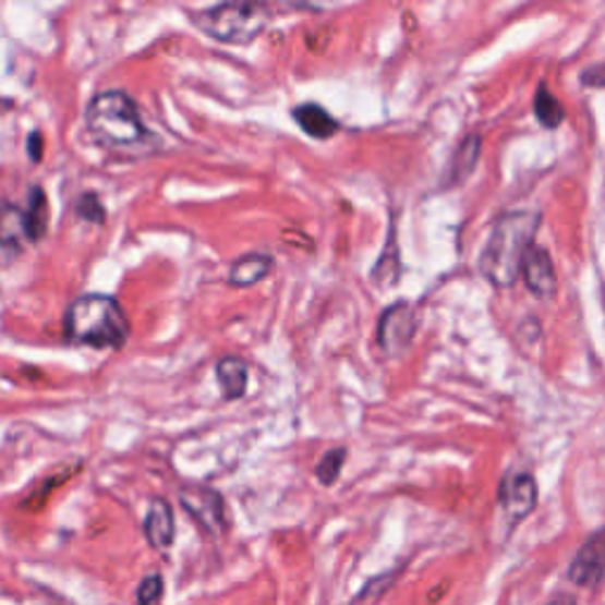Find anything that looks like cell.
<instances>
[{
  "instance_id": "cell-1",
  "label": "cell",
  "mask_w": 605,
  "mask_h": 605,
  "mask_svg": "<svg viewBox=\"0 0 605 605\" xmlns=\"http://www.w3.org/2000/svg\"><path fill=\"white\" fill-rule=\"evenodd\" d=\"M542 216L540 210H511V214L501 216L487 244L477 258V270L499 289L513 287V281L523 275V263L528 251L534 246V234L540 230Z\"/></svg>"
},
{
  "instance_id": "cell-2",
  "label": "cell",
  "mask_w": 605,
  "mask_h": 605,
  "mask_svg": "<svg viewBox=\"0 0 605 605\" xmlns=\"http://www.w3.org/2000/svg\"><path fill=\"white\" fill-rule=\"evenodd\" d=\"M64 336L78 346L119 350L129 343L131 322L114 295L83 293L64 311Z\"/></svg>"
},
{
  "instance_id": "cell-3",
  "label": "cell",
  "mask_w": 605,
  "mask_h": 605,
  "mask_svg": "<svg viewBox=\"0 0 605 605\" xmlns=\"http://www.w3.org/2000/svg\"><path fill=\"white\" fill-rule=\"evenodd\" d=\"M83 119H86L90 137L107 149L133 152L143 149L154 140L143 121V111L125 90H102L93 95Z\"/></svg>"
},
{
  "instance_id": "cell-4",
  "label": "cell",
  "mask_w": 605,
  "mask_h": 605,
  "mask_svg": "<svg viewBox=\"0 0 605 605\" xmlns=\"http://www.w3.org/2000/svg\"><path fill=\"white\" fill-rule=\"evenodd\" d=\"M194 26L225 46H249L273 20V8L265 3H220L190 12Z\"/></svg>"
},
{
  "instance_id": "cell-5",
  "label": "cell",
  "mask_w": 605,
  "mask_h": 605,
  "mask_svg": "<svg viewBox=\"0 0 605 605\" xmlns=\"http://www.w3.org/2000/svg\"><path fill=\"white\" fill-rule=\"evenodd\" d=\"M178 497L182 509L210 537H222L228 532V506H225V499L218 489L206 485H182Z\"/></svg>"
},
{
  "instance_id": "cell-6",
  "label": "cell",
  "mask_w": 605,
  "mask_h": 605,
  "mask_svg": "<svg viewBox=\"0 0 605 605\" xmlns=\"http://www.w3.org/2000/svg\"><path fill=\"white\" fill-rule=\"evenodd\" d=\"M416 334V311L407 303L398 301L382 313L376 327V343L388 358H400L412 346Z\"/></svg>"
},
{
  "instance_id": "cell-7",
  "label": "cell",
  "mask_w": 605,
  "mask_h": 605,
  "mask_svg": "<svg viewBox=\"0 0 605 605\" xmlns=\"http://www.w3.org/2000/svg\"><path fill=\"white\" fill-rule=\"evenodd\" d=\"M499 506L509 520L511 530L523 523V520L534 511L540 499V489H537V481L534 475L528 471H511L504 475V481L499 485Z\"/></svg>"
},
{
  "instance_id": "cell-8",
  "label": "cell",
  "mask_w": 605,
  "mask_h": 605,
  "mask_svg": "<svg viewBox=\"0 0 605 605\" xmlns=\"http://www.w3.org/2000/svg\"><path fill=\"white\" fill-rule=\"evenodd\" d=\"M568 580L582 589H601L605 584V528L596 530L574 554Z\"/></svg>"
},
{
  "instance_id": "cell-9",
  "label": "cell",
  "mask_w": 605,
  "mask_h": 605,
  "mask_svg": "<svg viewBox=\"0 0 605 605\" xmlns=\"http://www.w3.org/2000/svg\"><path fill=\"white\" fill-rule=\"evenodd\" d=\"M523 279L534 299L554 301L558 291V277L552 253L542 246H532L523 263Z\"/></svg>"
},
{
  "instance_id": "cell-10",
  "label": "cell",
  "mask_w": 605,
  "mask_h": 605,
  "mask_svg": "<svg viewBox=\"0 0 605 605\" xmlns=\"http://www.w3.org/2000/svg\"><path fill=\"white\" fill-rule=\"evenodd\" d=\"M273 270H275V258L270 256V253L253 251V253H244L242 258H237L232 263L228 281L237 289H251V287H256L258 281H263L265 277H270Z\"/></svg>"
},
{
  "instance_id": "cell-11",
  "label": "cell",
  "mask_w": 605,
  "mask_h": 605,
  "mask_svg": "<svg viewBox=\"0 0 605 605\" xmlns=\"http://www.w3.org/2000/svg\"><path fill=\"white\" fill-rule=\"evenodd\" d=\"M145 537L154 548H168L176 540V516L166 499H154L145 516Z\"/></svg>"
},
{
  "instance_id": "cell-12",
  "label": "cell",
  "mask_w": 605,
  "mask_h": 605,
  "mask_svg": "<svg viewBox=\"0 0 605 605\" xmlns=\"http://www.w3.org/2000/svg\"><path fill=\"white\" fill-rule=\"evenodd\" d=\"M291 117L295 123H299V129L305 135H311L315 140H329L341 129V123L317 102H303L299 107H293Z\"/></svg>"
},
{
  "instance_id": "cell-13",
  "label": "cell",
  "mask_w": 605,
  "mask_h": 605,
  "mask_svg": "<svg viewBox=\"0 0 605 605\" xmlns=\"http://www.w3.org/2000/svg\"><path fill=\"white\" fill-rule=\"evenodd\" d=\"M24 210V230H26V242L40 244L48 234L50 225V202L48 194L40 185H34L26 194V208Z\"/></svg>"
},
{
  "instance_id": "cell-14",
  "label": "cell",
  "mask_w": 605,
  "mask_h": 605,
  "mask_svg": "<svg viewBox=\"0 0 605 605\" xmlns=\"http://www.w3.org/2000/svg\"><path fill=\"white\" fill-rule=\"evenodd\" d=\"M216 382L220 386L222 400L234 402L246 396L249 390V364L242 358H222L216 362Z\"/></svg>"
},
{
  "instance_id": "cell-15",
  "label": "cell",
  "mask_w": 605,
  "mask_h": 605,
  "mask_svg": "<svg viewBox=\"0 0 605 605\" xmlns=\"http://www.w3.org/2000/svg\"><path fill=\"white\" fill-rule=\"evenodd\" d=\"M477 159H481V135L471 133L461 140L455 152L452 164H449L447 185H459V182L467 180L473 173Z\"/></svg>"
},
{
  "instance_id": "cell-16",
  "label": "cell",
  "mask_w": 605,
  "mask_h": 605,
  "mask_svg": "<svg viewBox=\"0 0 605 605\" xmlns=\"http://www.w3.org/2000/svg\"><path fill=\"white\" fill-rule=\"evenodd\" d=\"M24 239V210L15 204H0V249H20Z\"/></svg>"
},
{
  "instance_id": "cell-17",
  "label": "cell",
  "mask_w": 605,
  "mask_h": 605,
  "mask_svg": "<svg viewBox=\"0 0 605 605\" xmlns=\"http://www.w3.org/2000/svg\"><path fill=\"white\" fill-rule=\"evenodd\" d=\"M534 117H537V121L548 131L558 129V125L566 121V109H562L558 97L546 86H540L537 95H534Z\"/></svg>"
},
{
  "instance_id": "cell-18",
  "label": "cell",
  "mask_w": 605,
  "mask_h": 605,
  "mask_svg": "<svg viewBox=\"0 0 605 605\" xmlns=\"http://www.w3.org/2000/svg\"><path fill=\"white\" fill-rule=\"evenodd\" d=\"M372 279L376 281V287H384V289L392 287L400 279V256L396 246V234L392 232H390V242L386 244V253L374 267Z\"/></svg>"
},
{
  "instance_id": "cell-19",
  "label": "cell",
  "mask_w": 605,
  "mask_h": 605,
  "mask_svg": "<svg viewBox=\"0 0 605 605\" xmlns=\"http://www.w3.org/2000/svg\"><path fill=\"white\" fill-rule=\"evenodd\" d=\"M348 459V449L346 447H334L329 449V452L322 457L317 461V467H315V475H317V481L325 485V487H331L336 481H339V475L343 471V463Z\"/></svg>"
},
{
  "instance_id": "cell-20",
  "label": "cell",
  "mask_w": 605,
  "mask_h": 605,
  "mask_svg": "<svg viewBox=\"0 0 605 605\" xmlns=\"http://www.w3.org/2000/svg\"><path fill=\"white\" fill-rule=\"evenodd\" d=\"M74 210H76V216L81 220L93 222V225H105V220H107L105 204H102L100 194H97V192H83V194H78V199L74 204Z\"/></svg>"
},
{
  "instance_id": "cell-21",
  "label": "cell",
  "mask_w": 605,
  "mask_h": 605,
  "mask_svg": "<svg viewBox=\"0 0 605 605\" xmlns=\"http://www.w3.org/2000/svg\"><path fill=\"white\" fill-rule=\"evenodd\" d=\"M164 596V580L161 574H149L137 586V605H161Z\"/></svg>"
},
{
  "instance_id": "cell-22",
  "label": "cell",
  "mask_w": 605,
  "mask_h": 605,
  "mask_svg": "<svg viewBox=\"0 0 605 605\" xmlns=\"http://www.w3.org/2000/svg\"><path fill=\"white\" fill-rule=\"evenodd\" d=\"M396 574L398 572H386V574H378L376 580H372L367 586H364L360 594H358V598H355V603L353 605H372L376 598H382V594L386 589H390V584L396 582Z\"/></svg>"
},
{
  "instance_id": "cell-23",
  "label": "cell",
  "mask_w": 605,
  "mask_h": 605,
  "mask_svg": "<svg viewBox=\"0 0 605 605\" xmlns=\"http://www.w3.org/2000/svg\"><path fill=\"white\" fill-rule=\"evenodd\" d=\"M44 147H46V140L44 135H40L38 131H34L29 135V140H26V154H29V159L34 164H38L40 159H44Z\"/></svg>"
},
{
  "instance_id": "cell-24",
  "label": "cell",
  "mask_w": 605,
  "mask_h": 605,
  "mask_svg": "<svg viewBox=\"0 0 605 605\" xmlns=\"http://www.w3.org/2000/svg\"><path fill=\"white\" fill-rule=\"evenodd\" d=\"M582 83L591 88H605V64H596L582 74Z\"/></svg>"
},
{
  "instance_id": "cell-25",
  "label": "cell",
  "mask_w": 605,
  "mask_h": 605,
  "mask_svg": "<svg viewBox=\"0 0 605 605\" xmlns=\"http://www.w3.org/2000/svg\"><path fill=\"white\" fill-rule=\"evenodd\" d=\"M546 605H577V598L572 594H558L556 598H552Z\"/></svg>"
}]
</instances>
